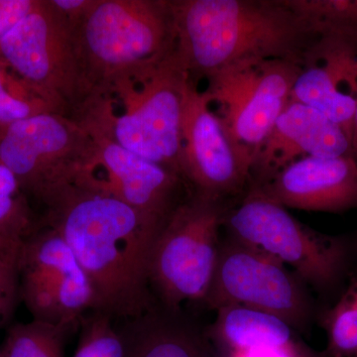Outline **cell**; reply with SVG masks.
I'll return each mask as SVG.
<instances>
[{
	"label": "cell",
	"mask_w": 357,
	"mask_h": 357,
	"mask_svg": "<svg viewBox=\"0 0 357 357\" xmlns=\"http://www.w3.org/2000/svg\"><path fill=\"white\" fill-rule=\"evenodd\" d=\"M40 208V222L64 237L88 277L93 312L126 321L158 306L148 265L163 227L119 199L74 185L54 190Z\"/></svg>",
	"instance_id": "cell-1"
},
{
	"label": "cell",
	"mask_w": 357,
	"mask_h": 357,
	"mask_svg": "<svg viewBox=\"0 0 357 357\" xmlns=\"http://www.w3.org/2000/svg\"><path fill=\"white\" fill-rule=\"evenodd\" d=\"M174 56L198 84L248 60L304 68L321 34L288 0H171Z\"/></svg>",
	"instance_id": "cell-2"
},
{
	"label": "cell",
	"mask_w": 357,
	"mask_h": 357,
	"mask_svg": "<svg viewBox=\"0 0 357 357\" xmlns=\"http://www.w3.org/2000/svg\"><path fill=\"white\" fill-rule=\"evenodd\" d=\"M69 23L84 81L98 105L109 102L119 79L175 52L171 0H91Z\"/></svg>",
	"instance_id": "cell-3"
},
{
	"label": "cell",
	"mask_w": 357,
	"mask_h": 357,
	"mask_svg": "<svg viewBox=\"0 0 357 357\" xmlns=\"http://www.w3.org/2000/svg\"><path fill=\"white\" fill-rule=\"evenodd\" d=\"M189 74L174 54L160 64L123 77L114 84L112 103L95 128L143 159L181 174V128ZM183 178V177H182Z\"/></svg>",
	"instance_id": "cell-4"
},
{
	"label": "cell",
	"mask_w": 357,
	"mask_h": 357,
	"mask_svg": "<svg viewBox=\"0 0 357 357\" xmlns=\"http://www.w3.org/2000/svg\"><path fill=\"white\" fill-rule=\"evenodd\" d=\"M0 59L48 102L55 114L84 126L102 105L89 93L69 21L37 0L31 13L0 44Z\"/></svg>",
	"instance_id": "cell-5"
},
{
	"label": "cell",
	"mask_w": 357,
	"mask_h": 357,
	"mask_svg": "<svg viewBox=\"0 0 357 357\" xmlns=\"http://www.w3.org/2000/svg\"><path fill=\"white\" fill-rule=\"evenodd\" d=\"M222 227L227 236L292 267L317 292H332L349 270L351 248L344 237L311 229L252 188L227 208Z\"/></svg>",
	"instance_id": "cell-6"
},
{
	"label": "cell",
	"mask_w": 357,
	"mask_h": 357,
	"mask_svg": "<svg viewBox=\"0 0 357 357\" xmlns=\"http://www.w3.org/2000/svg\"><path fill=\"white\" fill-rule=\"evenodd\" d=\"M230 206L192 192L160 229L148 265L150 290L159 307L182 312L185 303H204Z\"/></svg>",
	"instance_id": "cell-7"
},
{
	"label": "cell",
	"mask_w": 357,
	"mask_h": 357,
	"mask_svg": "<svg viewBox=\"0 0 357 357\" xmlns=\"http://www.w3.org/2000/svg\"><path fill=\"white\" fill-rule=\"evenodd\" d=\"M0 162L30 206H40L54 190L91 178L98 166V143L79 122L48 112L0 126Z\"/></svg>",
	"instance_id": "cell-8"
},
{
	"label": "cell",
	"mask_w": 357,
	"mask_h": 357,
	"mask_svg": "<svg viewBox=\"0 0 357 357\" xmlns=\"http://www.w3.org/2000/svg\"><path fill=\"white\" fill-rule=\"evenodd\" d=\"M303 67L282 60H248L204 79L213 112L237 152L253 162L275 123L290 102Z\"/></svg>",
	"instance_id": "cell-9"
},
{
	"label": "cell",
	"mask_w": 357,
	"mask_h": 357,
	"mask_svg": "<svg viewBox=\"0 0 357 357\" xmlns=\"http://www.w3.org/2000/svg\"><path fill=\"white\" fill-rule=\"evenodd\" d=\"M204 305L215 311L243 306L268 312L304 335L314 318V300L297 274L273 256L227 236L220 241Z\"/></svg>",
	"instance_id": "cell-10"
},
{
	"label": "cell",
	"mask_w": 357,
	"mask_h": 357,
	"mask_svg": "<svg viewBox=\"0 0 357 357\" xmlns=\"http://www.w3.org/2000/svg\"><path fill=\"white\" fill-rule=\"evenodd\" d=\"M20 299L35 321L74 328L93 311V292L64 237L38 220L18 261Z\"/></svg>",
	"instance_id": "cell-11"
},
{
	"label": "cell",
	"mask_w": 357,
	"mask_h": 357,
	"mask_svg": "<svg viewBox=\"0 0 357 357\" xmlns=\"http://www.w3.org/2000/svg\"><path fill=\"white\" fill-rule=\"evenodd\" d=\"M181 174L192 194L234 204L251 183V167L237 152L199 84L190 81L181 128Z\"/></svg>",
	"instance_id": "cell-12"
},
{
	"label": "cell",
	"mask_w": 357,
	"mask_h": 357,
	"mask_svg": "<svg viewBox=\"0 0 357 357\" xmlns=\"http://www.w3.org/2000/svg\"><path fill=\"white\" fill-rule=\"evenodd\" d=\"M88 130L98 143V166L81 188L119 199L163 227L192 194L184 178L128 151L105 133Z\"/></svg>",
	"instance_id": "cell-13"
},
{
	"label": "cell",
	"mask_w": 357,
	"mask_h": 357,
	"mask_svg": "<svg viewBox=\"0 0 357 357\" xmlns=\"http://www.w3.org/2000/svg\"><path fill=\"white\" fill-rule=\"evenodd\" d=\"M249 188L285 208L344 213L357 208V161L351 155L307 157Z\"/></svg>",
	"instance_id": "cell-14"
},
{
	"label": "cell",
	"mask_w": 357,
	"mask_h": 357,
	"mask_svg": "<svg viewBox=\"0 0 357 357\" xmlns=\"http://www.w3.org/2000/svg\"><path fill=\"white\" fill-rule=\"evenodd\" d=\"M354 156L351 141L340 126L312 107L288 103L251 169L250 185H259L281 169L307 157Z\"/></svg>",
	"instance_id": "cell-15"
},
{
	"label": "cell",
	"mask_w": 357,
	"mask_h": 357,
	"mask_svg": "<svg viewBox=\"0 0 357 357\" xmlns=\"http://www.w3.org/2000/svg\"><path fill=\"white\" fill-rule=\"evenodd\" d=\"M121 333L126 357H217L206 331L183 317L157 306L126 321Z\"/></svg>",
	"instance_id": "cell-16"
},
{
	"label": "cell",
	"mask_w": 357,
	"mask_h": 357,
	"mask_svg": "<svg viewBox=\"0 0 357 357\" xmlns=\"http://www.w3.org/2000/svg\"><path fill=\"white\" fill-rule=\"evenodd\" d=\"M206 333L220 352L290 351L305 347L299 333L283 319L243 306L218 309Z\"/></svg>",
	"instance_id": "cell-17"
},
{
	"label": "cell",
	"mask_w": 357,
	"mask_h": 357,
	"mask_svg": "<svg viewBox=\"0 0 357 357\" xmlns=\"http://www.w3.org/2000/svg\"><path fill=\"white\" fill-rule=\"evenodd\" d=\"M290 102L318 110L340 126L352 143L357 100L321 65L312 63L303 68L294 84Z\"/></svg>",
	"instance_id": "cell-18"
},
{
	"label": "cell",
	"mask_w": 357,
	"mask_h": 357,
	"mask_svg": "<svg viewBox=\"0 0 357 357\" xmlns=\"http://www.w3.org/2000/svg\"><path fill=\"white\" fill-rule=\"evenodd\" d=\"M321 325L326 331L328 357H357V275L340 299L324 312Z\"/></svg>",
	"instance_id": "cell-19"
},
{
	"label": "cell",
	"mask_w": 357,
	"mask_h": 357,
	"mask_svg": "<svg viewBox=\"0 0 357 357\" xmlns=\"http://www.w3.org/2000/svg\"><path fill=\"white\" fill-rule=\"evenodd\" d=\"M68 328L32 319L9 328L1 357H64Z\"/></svg>",
	"instance_id": "cell-20"
},
{
	"label": "cell",
	"mask_w": 357,
	"mask_h": 357,
	"mask_svg": "<svg viewBox=\"0 0 357 357\" xmlns=\"http://www.w3.org/2000/svg\"><path fill=\"white\" fill-rule=\"evenodd\" d=\"M37 222L15 176L0 162V239L23 241Z\"/></svg>",
	"instance_id": "cell-21"
},
{
	"label": "cell",
	"mask_w": 357,
	"mask_h": 357,
	"mask_svg": "<svg viewBox=\"0 0 357 357\" xmlns=\"http://www.w3.org/2000/svg\"><path fill=\"white\" fill-rule=\"evenodd\" d=\"M48 112L55 114L49 103L0 59V126Z\"/></svg>",
	"instance_id": "cell-22"
},
{
	"label": "cell",
	"mask_w": 357,
	"mask_h": 357,
	"mask_svg": "<svg viewBox=\"0 0 357 357\" xmlns=\"http://www.w3.org/2000/svg\"><path fill=\"white\" fill-rule=\"evenodd\" d=\"M81 323V338L74 357H126V342L114 319L93 312Z\"/></svg>",
	"instance_id": "cell-23"
},
{
	"label": "cell",
	"mask_w": 357,
	"mask_h": 357,
	"mask_svg": "<svg viewBox=\"0 0 357 357\" xmlns=\"http://www.w3.org/2000/svg\"><path fill=\"white\" fill-rule=\"evenodd\" d=\"M23 241L0 239V326L10 319L20 300L18 261Z\"/></svg>",
	"instance_id": "cell-24"
},
{
	"label": "cell",
	"mask_w": 357,
	"mask_h": 357,
	"mask_svg": "<svg viewBox=\"0 0 357 357\" xmlns=\"http://www.w3.org/2000/svg\"><path fill=\"white\" fill-rule=\"evenodd\" d=\"M37 0H0V44L24 20Z\"/></svg>",
	"instance_id": "cell-25"
},
{
	"label": "cell",
	"mask_w": 357,
	"mask_h": 357,
	"mask_svg": "<svg viewBox=\"0 0 357 357\" xmlns=\"http://www.w3.org/2000/svg\"><path fill=\"white\" fill-rule=\"evenodd\" d=\"M52 6L65 16L66 20L73 21L81 16L91 4V0H50Z\"/></svg>",
	"instance_id": "cell-26"
},
{
	"label": "cell",
	"mask_w": 357,
	"mask_h": 357,
	"mask_svg": "<svg viewBox=\"0 0 357 357\" xmlns=\"http://www.w3.org/2000/svg\"><path fill=\"white\" fill-rule=\"evenodd\" d=\"M352 146H354V155L357 154V102L356 114H354V138H352Z\"/></svg>",
	"instance_id": "cell-27"
}]
</instances>
